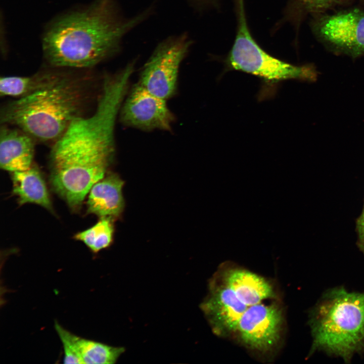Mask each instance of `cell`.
<instances>
[{"instance_id":"6","label":"cell","mask_w":364,"mask_h":364,"mask_svg":"<svg viewBox=\"0 0 364 364\" xmlns=\"http://www.w3.org/2000/svg\"><path fill=\"white\" fill-rule=\"evenodd\" d=\"M315 38L332 53L355 59L364 55V8L352 7L311 16Z\"/></svg>"},{"instance_id":"7","label":"cell","mask_w":364,"mask_h":364,"mask_svg":"<svg viewBox=\"0 0 364 364\" xmlns=\"http://www.w3.org/2000/svg\"><path fill=\"white\" fill-rule=\"evenodd\" d=\"M191 46L186 35L161 42L144 65L139 83L153 95L167 100L177 90L180 65Z\"/></svg>"},{"instance_id":"13","label":"cell","mask_w":364,"mask_h":364,"mask_svg":"<svg viewBox=\"0 0 364 364\" xmlns=\"http://www.w3.org/2000/svg\"><path fill=\"white\" fill-rule=\"evenodd\" d=\"M123 185L124 181L113 173L98 181L88 192L87 213L101 217L119 216L124 206L122 194Z\"/></svg>"},{"instance_id":"12","label":"cell","mask_w":364,"mask_h":364,"mask_svg":"<svg viewBox=\"0 0 364 364\" xmlns=\"http://www.w3.org/2000/svg\"><path fill=\"white\" fill-rule=\"evenodd\" d=\"M1 124L0 166L11 172L29 169L32 165L34 140L22 129Z\"/></svg>"},{"instance_id":"5","label":"cell","mask_w":364,"mask_h":364,"mask_svg":"<svg viewBox=\"0 0 364 364\" xmlns=\"http://www.w3.org/2000/svg\"><path fill=\"white\" fill-rule=\"evenodd\" d=\"M235 6L237 28L234 43L225 60L229 69L249 73L273 83L291 79L316 81L318 72L314 65H295L263 50L250 32L244 0H235Z\"/></svg>"},{"instance_id":"11","label":"cell","mask_w":364,"mask_h":364,"mask_svg":"<svg viewBox=\"0 0 364 364\" xmlns=\"http://www.w3.org/2000/svg\"><path fill=\"white\" fill-rule=\"evenodd\" d=\"M55 328L63 344L65 363L112 364L125 350L76 336L56 321Z\"/></svg>"},{"instance_id":"21","label":"cell","mask_w":364,"mask_h":364,"mask_svg":"<svg viewBox=\"0 0 364 364\" xmlns=\"http://www.w3.org/2000/svg\"><path fill=\"white\" fill-rule=\"evenodd\" d=\"M358 1L362 5L363 7L364 8V0H358Z\"/></svg>"},{"instance_id":"3","label":"cell","mask_w":364,"mask_h":364,"mask_svg":"<svg viewBox=\"0 0 364 364\" xmlns=\"http://www.w3.org/2000/svg\"><path fill=\"white\" fill-rule=\"evenodd\" d=\"M93 77L62 73L44 88L9 102L1 108V124L17 127L35 141L55 143L83 113L94 97Z\"/></svg>"},{"instance_id":"8","label":"cell","mask_w":364,"mask_h":364,"mask_svg":"<svg viewBox=\"0 0 364 364\" xmlns=\"http://www.w3.org/2000/svg\"><path fill=\"white\" fill-rule=\"evenodd\" d=\"M166 101L138 83L123 101L120 120L125 126L142 130L170 131L174 117Z\"/></svg>"},{"instance_id":"15","label":"cell","mask_w":364,"mask_h":364,"mask_svg":"<svg viewBox=\"0 0 364 364\" xmlns=\"http://www.w3.org/2000/svg\"><path fill=\"white\" fill-rule=\"evenodd\" d=\"M13 194L20 205L26 203L39 205L50 211L54 210L45 180L38 167L12 172Z\"/></svg>"},{"instance_id":"18","label":"cell","mask_w":364,"mask_h":364,"mask_svg":"<svg viewBox=\"0 0 364 364\" xmlns=\"http://www.w3.org/2000/svg\"><path fill=\"white\" fill-rule=\"evenodd\" d=\"M351 0H289L288 14L292 21L299 26L308 15L325 13Z\"/></svg>"},{"instance_id":"9","label":"cell","mask_w":364,"mask_h":364,"mask_svg":"<svg viewBox=\"0 0 364 364\" xmlns=\"http://www.w3.org/2000/svg\"><path fill=\"white\" fill-rule=\"evenodd\" d=\"M283 323V311L279 305L260 303L247 307L239 321L235 332L247 347L267 352L278 344Z\"/></svg>"},{"instance_id":"2","label":"cell","mask_w":364,"mask_h":364,"mask_svg":"<svg viewBox=\"0 0 364 364\" xmlns=\"http://www.w3.org/2000/svg\"><path fill=\"white\" fill-rule=\"evenodd\" d=\"M149 13L124 19L112 0H97L49 25L42 37L44 57L54 67H92L116 54L122 37Z\"/></svg>"},{"instance_id":"10","label":"cell","mask_w":364,"mask_h":364,"mask_svg":"<svg viewBox=\"0 0 364 364\" xmlns=\"http://www.w3.org/2000/svg\"><path fill=\"white\" fill-rule=\"evenodd\" d=\"M248 306L222 283L211 286L201 308L213 332L218 335L235 332L239 321Z\"/></svg>"},{"instance_id":"14","label":"cell","mask_w":364,"mask_h":364,"mask_svg":"<svg viewBox=\"0 0 364 364\" xmlns=\"http://www.w3.org/2000/svg\"><path fill=\"white\" fill-rule=\"evenodd\" d=\"M222 279L223 283L247 306L276 297L274 288L267 280L248 270L240 268L229 269L223 274Z\"/></svg>"},{"instance_id":"16","label":"cell","mask_w":364,"mask_h":364,"mask_svg":"<svg viewBox=\"0 0 364 364\" xmlns=\"http://www.w3.org/2000/svg\"><path fill=\"white\" fill-rule=\"evenodd\" d=\"M62 73L46 70L27 76L1 77V96L19 99L29 96L51 84L58 78Z\"/></svg>"},{"instance_id":"4","label":"cell","mask_w":364,"mask_h":364,"mask_svg":"<svg viewBox=\"0 0 364 364\" xmlns=\"http://www.w3.org/2000/svg\"><path fill=\"white\" fill-rule=\"evenodd\" d=\"M310 354L322 351L349 362L364 353V292L343 286L326 291L309 312Z\"/></svg>"},{"instance_id":"1","label":"cell","mask_w":364,"mask_h":364,"mask_svg":"<svg viewBox=\"0 0 364 364\" xmlns=\"http://www.w3.org/2000/svg\"><path fill=\"white\" fill-rule=\"evenodd\" d=\"M121 104L117 95L102 94L94 112L75 118L53 143L50 155V183L73 210L79 209L112 161L115 123Z\"/></svg>"},{"instance_id":"19","label":"cell","mask_w":364,"mask_h":364,"mask_svg":"<svg viewBox=\"0 0 364 364\" xmlns=\"http://www.w3.org/2000/svg\"><path fill=\"white\" fill-rule=\"evenodd\" d=\"M358 235L357 245L364 255V206L362 212L356 221Z\"/></svg>"},{"instance_id":"20","label":"cell","mask_w":364,"mask_h":364,"mask_svg":"<svg viewBox=\"0 0 364 364\" xmlns=\"http://www.w3.org/2000/svg\"><path fill=\"white\" fill-rule=\"evenodd\" d=\"M198 3L202 5H215L216 0H195Z\"/></svg>"},{"instance_id":"17","label":"cell","mask_w":364,"mask_h":364,"mask_svg":"<svg viewBox=\"0 0 364 364\" xmlns=\"http://www.w3.org/2000/svg\"><path fill=\"white\" fill-rule=\"evenodd\" d=\"M113 232V218L104 217L92 227L75 234L74 238L83 242L93 253H97L110 245Z\"/></svg>"}]
</instances>
